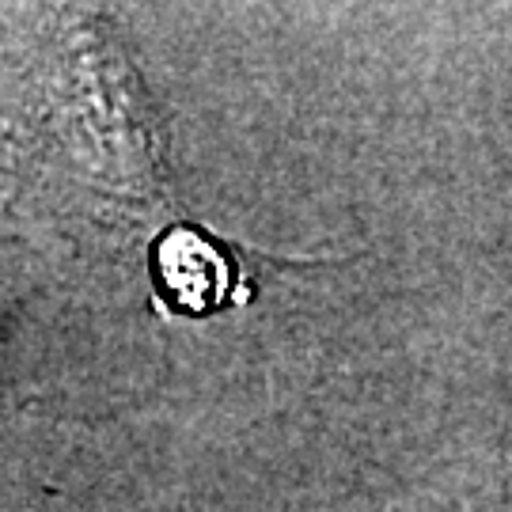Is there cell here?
Returning a JSON list of instances; mask_svg holds the SVG:
<instances>
[{"label":"cell","mask_w":512,"mask_h":512,"mask_svg":"<svg viewBox=\"0 0 512 512\" xmlns=\"http://www.w3.org/2000/svg\"><path fill=\"white\" fill-rule=\"evenodd\" d=\"M152 281H156V300L171 315H190V319L236 308L247 300L243 289L251 285L239 247L205 236L194 224L171 228L156 243Z\"/></svg>","instance_id":"6da1fadb"}]
</instances>
